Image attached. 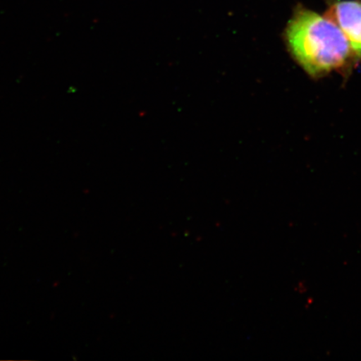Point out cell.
Wrapping results in <instances>:
<instances>
[{
    "mask_svg": "<svg viewBox=\"0 0 361 361\" xmlns=\"http://www.w3.org/2000/svg\"><path fill=\"white\" fill-rule=\"evenodd\" d=\"M341 29L348 40L352 51L361 60V2L338 1L326 15Z\"/></svg>",
    "mask_w": 361,
    "mask_h": 361,
    "instance_id": "obj_2",
    "label": "cell"
},
{
    "mask_svg": "<svg viewBox=\"0 0 361 361\" xmlns=\"http://www.w3.org/2000/svg\"><path fill=\"white\" fill-rule=\"evenodd\" d=\"M283 39L293 60L314 79L333 71L347 75L359 61L337 25L305 7L295 8Z\"/></svg>",
    "mask_w": 361,
    "mask_h": 361,
    "instance_id": "obj_1",
    "label": "cell"
}]
</instances>
